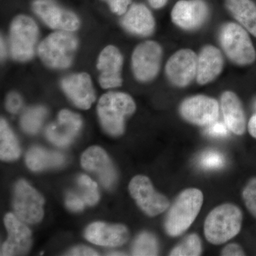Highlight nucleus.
I'll use <instances>...</instances> for the list:
<instances>
[{
  "label": "nucleus",
  "mask_w": 256,
  "mask_h": 256,
  "mask_svg": "<svg viewBox=\"0 0 256 256\" xmlns=\"http://www.w3.org/2000/svg\"><path fill=\"white\" fill-rule=\"evenodd\" d=\"M200 163L206 169H220L224 166L225 160L223 156L218 152L208 151L202 156Z\"/></svg>",
  "instance_id": "obj_31"
},
{
  "label": "nucleus",
  "mask_w": 256,
  "mask_h": 256,
  "mask_svg": "<svg viewBox=\"0 0 256 256\" xmlns=\"http://www.w3.org/2000/svg\"><path fill=\"white\" fill-rule=\"evenodd\" d=\"M208 16V8L203 0H181L172 11V20L175 24L186 30L201 26Z\"/></svg>",
  "instance_id": "obj_16"
},
{
  "label": "nucleus",
  "mask_w": 256,
  "mask_h": 256,
  "mask_svg": "<svg viewBox=\"0 0 256 256\" xmlns=\"http://www.w3.org/2000/svg\"><path fill=\"white\" fill-rule=\"evenodd\" d=\"M248 131L252 137L256 138V114H254L249 120Z\"/></svg>",
  "instance_id": "obj_38"
},
{
  "label": "nucleus",
  "mask_w": 256,
  "mask_h": 256,
  "mask_svg": "<svg viewBox=\"0 0 256 256\" xmlns=\"http://www.w3.org/2000/svg\"><path fill=\"white\" fill-rule=\"evenodd\" d=\"M44 200L24 180L15 185L13 206L16 216L28 224L38 223L44 216Z\"/></svg>",
  "instance_id": "obj_8"
},
{
  "label": "nucleus",
  "mask_w": 256,
  "mask_h": 256,
  "mask_svg": "<svg viewBox=\"0 0 256 256\" xmlns=\"http://www.w3.org/2000/svg\"><path fill=\"white\" fill-rule=\"evenodd\" d=\"M226 124L223 122H215L210 124L207 128V134L213 137H225L228 134V129Z\"/></svg>",
  "instance_id": "obj_35"
},
{
  "label": "nucleus",
  "mask_w": 256,
  "mask_h": 256,
  "mask_svg": "<svg viewBox=\"0 0 256 256\" xmlns=\"http://www.w3.org/2000/svg\"><path fill=\"white\" fill-rule=\"evenodd\" d=\"M4 222L8 238L2 246L1 256L25 255L32 246L31 230L12 214L5 216Z\"/></svg>",
  "instance_id": "obj_12"
},
{
  "label": "nucleus",
  "mask_w": 256,
  "mask_h": 256,
  "mask_svg": "<svg viewBox=\"0 0 256 256\" xmlns=\"http://www.w3.org/2000/svg\"><path fill=\"white\" fill-rule=\"evenodd\" d=\"M136 110L132 97L120 92H108L101 96L98 114L106 132L119 136L124 132V120Z\"/></svg>",
  "instance_id": "obj_3"
},
{
  "label": "nucleus",
  "mask_w": 256,
  "mask_h": 256,
  "mask_svg": "<svg viewBox=\"0 0 256 256\" xmlns=\"http://www.w3.org/2000/svg\"><path fill=\"white\" fill-rule=\"evenodd\" d=\"M108 4L112 12L118 15L124 14L132 0H104Z\"/></svg>",
  "instance_id": "obj_33"
},
{
  "label": "nucleus",
  "mask_w": 256,
  "mask_h": 256,
  "mask_svg": "<svg viewBox=\"0 0 256 256\" xmlns=\"http://www.w3.org/2000/svg\"><path fill=\"white\" fill-rule=\"evenodd\" d=\"M110 255L111 256H124V254H121V252H112V254H110Z\"/></svg>",
  "instance_id": "obj_41"
},
{
  "label": "nucleus",
  "mask_w": 256,
  "mask_h": 256,
  "mask_svg": "<svg viewBox=\"0 0 256 256\" xmlns=\"http://www.w3.org/2000/svg\"><path fill=\"white\" fill-rule=\"evenodd\" d=\"M82 126L80 116L68 110H62L58 118L47 127L46 136L58 146H69L76 137Z\"/></svg>",
  "instance_id": "obj_15"
},
{
  "label": "nucleus",
  "mask_w": 256,
  "mask_h": 256,
  "mask_svg": "<svg viewBox=\"0 0 256 256\" xmlns=\"http://www.w3.org/2000/svg\"><path fill=\"white\" fill-rule=\"evenodd\" d=\"M85 237L88 242L102 246H120L128 242L129 230L122 224L95 222L88 226Z\"/></svg>",
  "instance_id": "obj_19"
},
{
  "label": "nucleus",
  "mask_w": 256,
  "mask_h": 256,
  "mask_svg": "<svg viewBox=\"0 0 256 256\" xmlns=\"http://www.w3.org/2000/svg\"><path fill=\"white\" fill-rule=\"evenodd\" d=\"M202 244L201 239L197 234H192L184 239L182 242L170 252L172 256H197L201 255Z\"/></svg>",
  "instance_id": "obj_28"
},
{
  "label": "nucleus",
  "mask_w": 256,
  "mask_h": 256,
  "mask_svg": "<svg viewBox=\"0 0 256 256\" xmlns=\"http://www.w3.org/2000/svg\"><path fill=\"white\" fill-rule=\"evenodd\" d=\"M203 202V193L198 188H190L182 192L166 215L164 223L166 234L176 237L184 233L196 220Z\"/></svg>",
  "instance_id": "obj_1"
},
{
  "label": "nucleus",
  "mask_w": 256,
  "mask_h": 256,
  "mask_svg": "<svg viewBox=\"0 0 256 256\" xmlns=\"http://www.w3.org/2000/svg\"><path fill=\"white\" fill-rule=\"evenodd\" d=\"M38 37V28L33 18L20 15L10 26V46L11 55L18 62L31 60L34 54Z\"/></svg>",
  "instance_id": "obj_6"
},
{
  "label": "nucleus",
  "mask_w": 256,
  "mask_h": 256,
  "mask_svg": "<svg viewBox=\"0 0 256 256\" xmlns=\"http://www.w3.org/2000/svg\"><path fill=\"white\" fill-rule=\"evenodd\" d=\"M162 55L161 46L156 42L148 41L138 45L132 56V70L136 78L142 82L152 80L159 72Z\"/></svg>",
  "instance_id": "obj_9"
},
{
  "label": "nucleus",
  "mask_w": 256,
  "mask_h": 256,
  "mask_svg": "<svg viewBox=\"0 0 256 256\" xmlns=\"http://www.w3.org/2000/svg\"><path fill=\"white\" fill-rule=\"evenodd\" d=\"M78 184L82 193V198L84 202L90 206L95 205L99 200L98 185L87 175H80L78 178Z\"/></svg>",
  "instance_id": "obj_29"
},
{
  "label": "nucleus",
  "mask_w": 256,
  "mask_h": 256,
  "mask_svg": "<svg viewBox=\"0 0 256 256\" xmlns=\"http://www.w3.org/2000/svg\"><path fill=\"white\" fill-rule=\"evenodd\" d=\"M32 8L44 23L54 30L74 32L80 26L76 15L60 8L53 0H36Z\"/></svg>",
  "instance_id": "obj_11"
},
{
  "label": "nucleus",
  "mask_w": 256,
  "mask_h": 256,
  "mask_svg": "<svg viewBox=\"0 0 256 256\" xmlns=\"http://www.w3.org/2000/svg\"><path fill=\"white\" fill-rule=\"evenodd\" d=\"M21 149L18 139L10 129L5 120L0 122V158L4 161H13L18 159Z\"/></svg>",
  "instance_id": "obj_25"
},
{
  "label": "nucleus",
  "mask_w": 256,
  "mask_h": 256,
  "mask_svg": "<svg viewBox=\"0 0 256 256\" xmlns=\"http://www.w3.org/2000/svg\"><path fill=\"white\" fill-rule=\"evenodd\" d=\"M84 170L96 175L105 188H110L116 181V172L110 158L100 146H92L82 156Z\"/></svg>",
  "instance_id": "obj_14"
},
{
  "label": "nucleus",
  "mask_w": 256,
  "mask_h": 256,
  "mask_svg": "<svg viewBox=\"0 0 256 256\" xmlns=\"http://www.w3.org/2000/svg\"><path fill=\"white\" fill-rule=\"evenodd\" d=\"M242 198L248 210L256 218V178L250 180L244 188Z\"/></svg>",
  "instance_id": "obj_30"
},
{
  "label": "nucleus",
  "mask_w": 256,
  "mask_h": 256,
  "mask_svg": "<svg viewBox=\"0 0 256 256\" xmlns=\"http://www.w3.org/2000/svg\"><path fill=\"white\" fill-rule=\"evenodd\" d=\"M62 87L70 100L82 110L90 108L96 100L92 78L86 73L73 74L64 78Z\"/></svg>",
  "instance_id": "obj_17"
},
{
  "label": "nucleus",
  "mask_w": 256,
  "mask_h": 256,
  "mask_svg": "<svg viewBox=\"0 0 256 256\" xmlns=\"http://www.w3.org/2000/svg\"><path fill=\"white\" fill-rule=\"evenodd\" d=\"M46 114V109L42 106L28 108L22 117V128L28 134H36L41 128Z\"/></svg>",
  "instance_id": "obj_26"
},
{
  "label": "nucleus",
  "mask_w": 256,
  "mask_h": 256,
  "mask_svg": "<svg viewBox=\"0 0 256 256\" xmlns=\"http://www.w3.org/2000/svg\"><path fill=\"white\" fill-rule=\"evenodd\" d=\"M64 156L60 153L46 150L40 146L32 148L26 156V165L34 172L60 166L64 164Z\"/></svg>",
  "instance_id": "obj_24"
},
{
  "label": "nucleus",
  "mask_w": 256,
  "mask_h": 256,
  "mask_svg": "<svg viewBox=\"0 0 256 256\" xmlns=\"http://www.w3.org/2000/svg\"><path fill=\"white\" fill-rule=\"evenodd\" d=\"M197 60L198 58L193 50H178L166 63L168 78L176 86H186L196 76Z\"/></svg>",
  "instance_id": "obj_13"
},
{
  "label": "nucleus",
  "mask_w": 256,
  "mask_h": 256,
  "mask_svg": "<svg viewBox=\"0 0 256 256\" xmlns=\"http://www.w3.org/2000/svg\"><path fill=\"white\" fill-rule=\"evenodd\" d=\"M78 46V40L70 32L50 34L38 47V54L47 66L66 68L70 66Z\"/></svg>",
  "instance_id": "obj_4"
},
{
  "label": "nucleus",
  "mask_w": 256,
  "mask_h": 256,
  "mask_svg": "<svg viewBox=\"0 0 256 256\" xmlns=\"http://www.w3.org/2000/svg\"><path fill=\"white\" fill-rule=\"evenodd\" d=\"M220 105L224 120L228 129L237 136L244 134L246 128V120L238 96L232 92H224Z\"/></svg>",
  "instance_id": "obj_21"
},
{
  "label": "nucleus",
  "mask_w": 256,
  "mask_h": 256,
  "mask_svg": "<svg viewBox=\"0 0 256 256\" xmlns=\"http://www.w3.org/2000/svg\"><path fill=\"white\" fill-rule=\"evenodd\" d=\"M158 249L156 237L149 232H143L134 240L132 254L133 256H156Z\"/></svg>",
  "instance_id": "obj_27"
},
{
  "label": "nucleus",
  "mask_w": 256,
  "mask_h": 256,
  "mask_svg": "<svg viewBox=\"0 0 256 256\" xmlns=\"http://www.w3.org/2000/svg\"><path fill=\"white\" fill-rule=\"evenodd\" d=\"M122 56L116 46H106L101 52L97 68L100 72L99 82L102 88H111L122 85Z\"/></svg>",
  "instance_id": "obj_18"
},
{
  "label": "nucleus",
  "mask_w": 256,
  "mask_h": 256,
  "mask_svg": "<svg viewBox=\"0 0 256 256\" xmlns=\"http://www.w3.org/2000/svg\"><path fill=\"white\" fill-rule=\"evenodd\" d=\"M129 192L138 206L149 216H156L169 208V200L156 192L146 176L137 175L133 178L129 184Z\"/></svg>",
  "instance_id": "obj_7"
},
{
  "label": "nucleus",
  "mask_w": 256,
  "mask_h": 256,
  "mask_svg": "<svg viewBox=\"0 0 256 256\" xmlns=\"http://www.w3.org/2000/svg\"><path fill=\"white\" fill-rule=\"evenodd\" d=\"M242 210L233 204L216 207L207 216L204 222V235L214 245H220L238 235L242 229Z\"/></svg>",
  "instance_id": "obj_2"
},
{
  "label": "nucleus",
  "mask_w": 256,
  "mask_h": 256,
  "mask_svg": "<svg viewBox=\"0 0 256 256\" xmlns=\"http://www.w3.org/2000/svg\"><path fill=\"white\" fill-rule=\"evenodd\" d=\"M220 112L218 102L206 96H195L183 101L180 114L188 122L206 126L216 122Z\"/></svg>",
  "instance_id": "obj_10"
},
{
  "label": "nucleus",
  "mask_w": 256,
  "mask_h": 256,
  "mask_svg": "<svg viewBox=\"0 0 256 256\" xmlns=\"http://www.w3.org/2000/svg\"><path fill=\"white\" fill-rule=\"evenodd\" d=\"M222 256H245V252L238 244H230L224 247L222 252Z\"/></svg>",
  "instance_id": "obj_36"
},
{
  "label": "nucleus",
  "mask_w": 256,
  "mask_h": 256,
  "mask_svg": "<svg viewBox=\"0 0 256 256\" xmlns=\"http://www.w3.org/2000/svg\"><path fill=\"white\" fill-rule=\"evenodd\" d=\"M22 106L21 96L16 92H11L8 95L6 100V108L12 114H16Z\"/></svg>",
  "instance_id": "obj_32"
},
{
  "label": "nucleus",
  "mask_w": 256,
  "mask_h": 256,
  "mask_svg": "<svg viewBox=\"0 0 256 256\" xmlns=\"http://www.w3.org/2000/svg\"><path fill=\"white\" fill-rule=\"evenodd\" d=\"M122 24L128 32L144 36L152 33L156 22L146 6L142 4H134L124 14Z\"/></svg>",
  "instance_id": "obj_22"
},
{
  "label": "nucleus",
  "mask_w": 256,
  "mask_h": 256,
  "mask_svg": "<svg viewBox=\"0 0 256 256\" xmlns=\"http://www.w3.org/2000/svg\"><path fill=\"white\" fill-rule=\"evenodd\" d=\"M2 38H1V58H4L5 55V47Z\"/></svg>",
  "instance_id": "obj_40"
},
{
  "label": "nucleus",
  "mask_w": 256,
  "mask_h": 256,
  "mask_svg": "<svg viewBox=\"0 0 256 256\" xmlns=\"http://www.w3.org/2000/svg\"><path fill=\"white\" fill-rule=\"evenodd\" d=\"M150 4L154 9H160L166 4L168 0H148Z\"/></svg>",
  "instance_id": "obj_39"
},
{
  "label": "nucleus",
  "mask_w": 256,
  "mask_h": 256,
  "mask_svg": "<svg viewBox=\"0 0 256 256\" xmlns=\"http://www.w3.org/2000/svg\"><path fill=\"white\" fill-rule=\"evenodd\" d=\"M68 256H98V254L94 249L87 246H78L74 248L67 254Z\"/></svg>",
  "instance_id": "obj_37"
},
{
  "label": "nucleus",
  "mask_w": 256,
  "mask_h": 256,
  "mask_svg": "<svg viewBox=\"0 0 256 256\" xmlns=\"http://www.w3.org/2000/svg\"><path fill=\"white\" fill-rule=\"evenodd\" d=\"M223 67L224 58L220 50L210 45L205 46L197 60V82L205 85L212 82L222 73Z\"/></svg>",
  "instance_id": "obj_20"
},
{
  "label": "nucleus",
  "mask_w": 256,
  "mask_h": 256,
  "mask_svg": "<svg viewBox=\"0 0 256 256\" xmlns=\"http://www.w3.org/2000/svg\"><path fill=\"white\" fill-rule=\"evenodd\" d=\"M66 204L69 210L77 212L84 210L85 202L82 197L78 196V195L74 193H69L67 196Z\"/></svg>",
  "instance_id": "obj_34"
},
{
  "label": "nucleus",
  "mask_w": 256,
  "mask_h": 256,
  "mask_svg": "<svg viewBox=\"0 0 256 256\" xmlns=\"http://www.w3.org/2000/svg\"><path fill=\"white\" fill-rule=\"evenodd\" d=\"M227 9L247 31L256 37V5L252 0H226Z\"/></svg>",
  "instance_id": "obj_23"
},
{
  "label": "nucleus",
  "mask_w": 256,
  "mask_h": 256,
  "mask_svg": "<svg viewBox=\"0 0 256 256\" xmlns=\"http://www.w3.org/2000/svg\"><path fill=\"white\" fill-rule=\"evenodd\" d=\"M220 42L226 54L234 64L246 66L255 62V48L246 30L240 25L226 24L220 30Z\"/></svg>",
  "instance_id": "obj_5"
}]
</instances>
